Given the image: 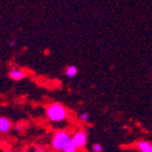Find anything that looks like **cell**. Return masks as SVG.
<instances>
[{"mask_svg":"<svg viewBox=\"0 0 152 152\" xmlns=\"http://www.w3.org/2000/svg\"><path fill=\"white\" fill-rule=\"evenodd\" d=\"M46 116L51 122L58 124V122L65 121L67 119L68 111L63 104L54 102V103L49 104L48 107H46Z\"/></svg>","mask_w":152,"mask_h":152,"instance_id":"6da1fadb","label":"cell"},{"mask_svg":"<svg viewBox=\"0 0 152 152\" xmlns=\"http://www.w3.org/2000/svg\"><path fill=\"white\" fill-rule=\"evenodd\" d=\"M70 140L71 136L69 132L64 131V130L56 131L51 138V148L56 152H62Z\"/></svg>","mask_w":152,"mask_h":152,"instance_id":"7a4b0ae2","label":"cell"},{"mask_svg":"<svg viewBox=\"0 0 152 152\" xmlns=\"http://www.w3.org/2000/svg\"><path fill=\"white\" fill-rule=\"evenodd\" d=\"M71 142L76 145L79 150L83 149L86 146V142H87L86 132L84 131V130H79V131L75 132L74 135L71 136Z\"/></svg>","mask_w":152,"mask_h":152,"instance_id":"3957f363","label":"cell"},{"mask_svg":"<svg viewBox=\"0 0 152 152\" xmlns=\"http://www.w3.org/2000/svg\"><path fill=\"white\" fill-rule=\"evenodd\" d=\"M13 122L8 117L1 116L0 117V134H8L12 130Z\"/></svg>","mask_w":152,"mask_h":152,"instance_id":"277c9868","label":"cell"},{"mask_svg":"<svg viewBox=\"0 0 152 152\" xmlns=\"http://www.w3.org/2000/svg\"><path fill=\"white\" fill-rule=\"evenodd\" d=\"M9 77L14 81H20L23 78H26V72L21 69H11L9 71Z\"/></svg>","mask_w":152,"mask_h":152,"instance_id":"5b68a950","label":"cell"},{"mask_svg":"<svg viewBox=\"0 0 152 152\" xmlns=\"http://www.w3.org/2000/svg\"><path fill=\"white\" fill-rule=\"evenodd\" d=\"M136 148L140 152H152V142L148 140H140L136 144Z\"/></svg>","mask_w":152,"mask_h":152,"instance_id":"8992f818","label":"cell"},{"mask_svg":"<svg viewBox=\"0 0 152 152\" xmlns=\"http://www.w3.org/2000/svg\"><path fill=\"white\" fill-rule=\"evenodd\" d=\"M65 75L68 78H74L78 75V67L75 65H69L65 70Z\"/></svg>","mask_w":152,"mask_h":152,"instance_id":"52a82bcc","label":"cell"},{"mask_svg":"<svg viewBox=\"0 0 152 152\" xmlns=\"http://www.w3.org/2000/svg\"><path fill=\"white\" fill-rule=\"evenodd\" d=\"M78 148H77V146L74 144V142H69L68 144H67V146H66L65 148H64V150H63V152H78Z\"/></svg>","mask_w":152,"mask_h":152,"instance_id":"ba28073f","label":"cell"},{"mask_svg":"<svg viewBox=\"0 0 152 152\" xmlns=\"http://www.w3.org/2000/svg\"><path fill=\"white\" fill-rule=\"evenodd\" d=\"M93 151L94 152H102L103 151V147H102L100 144H95L94 146H93Z\"/></svg>","mask_w":152,"mask_h":152,"instance_id":"9c48e42d","label":"cell"},{"mask_svg":"<svg viewBox=\"0 0 152 152\" xmlns=\"http://www.w3.org/2000/svg\"><path fill=\"white\" fill-rule=\"evenodd\" d=\"M79 119L81 120V121H87L89 119V115L87 113H82L80 116H79Z\"/></svg>","mask_w":152,"mask_h":152,"instance_id":"30bf717a","label":"cell"},{"mask_svg":"<svg viewBox=\"0 0 152 152\" xmlns=\"http://www.w3.org/2000/svg\"><path fill=\"white\" fill-rule=\"evenodd\" d=\"M0 146H1L3 149H8V148H10V142H9L8 140H3L0 142Z\"/></svg>","mask_w":152,"mask_h":152,"instance_id":"8fae6325","label":"cell"},{"mask_svg":"<svg viewBox=\"0 0 152 152\" xmlns=\"http://www.w3.org/2000/svg\"><path fill=\"white\" fill-rule=\"evenodd\" d=\"M16 131H18V132H23V130L26 129L25 128V124H16Z\"/></svg>","mask_w":152,"mask_h":152,"instance_id":"7c38bea8","label":"cell"},{"mask_svg":"<svg viewBox=\"0 0 152 152\" xmlns=\"http://www.w3.org/2000/svg\"><path fill=\"white\" fill-rule=\"evenodd\" d=\"M9 45H10V47L11 48H13L14 46H15V41H11L10 43H9Z\"/></svg>","mask_w":152,"mask_h":152,"instance_id":"4fadbf2b","label":"cell"},{"mask_svg":"<svg viewBox=\"0 0 152 152\" xmlns=\"http://www.w3.org/2000/svg\"><path fill=\"white\" fill-rule=\"evenodd\" d=\"M31 152H46V151H44V150H42V149H33Z\"/></svg>","mask_w":152,"mask_h":152,"instance_id":"5bb4252c","label":"cell"},{"mask_svg":"<svg viewBox=\"0 0 152 152\" xmlns=\"http://www.w3.org/2000/svg\"><path fill=\"white\" fill-rule=\"evenodd\" d=\"M3 152H14L12 149H10V148H8V149H3Z\"/></svg>","mask_w":152,"mask_h":152,"instance_id":"9a60e30c","label":"cell"},{"mask_svg":"<svg viewBox=\"0 0 152 152\" xmlns=\"http://www.w3.org/2000/svg\"><path fill=\"white\" fill-rule=\"evenodd\" d=\"M0 110H1V107H0Z\"/></svg>","mask_w":152,"mask_h":152,"instance_id":"2e32d148","label":"cell"},{"mask_svg":"<svg viewBox=\"0 0 152 152\" xmlns=\"http://www.w3.org/2000/svg\"><path fill=\"white\" fill-rule=\"evenodd\" d=\"M62 152H63V151H62Z\"/></svg>","mask_w":152,"mask_h":152,"instance_id":"e0dca14e","label":"cell"}]
</instances>
